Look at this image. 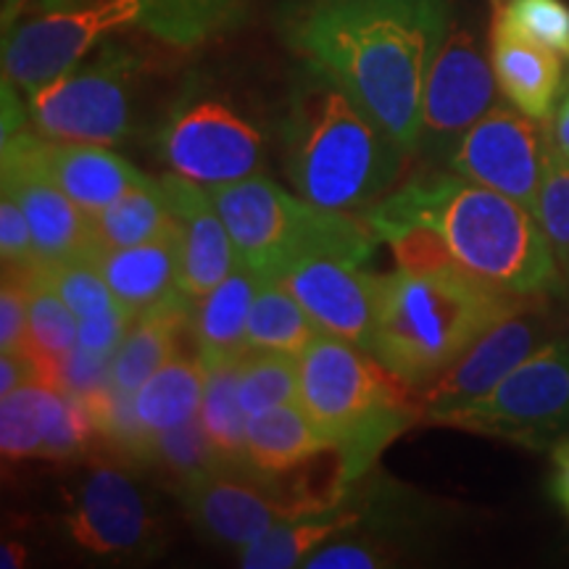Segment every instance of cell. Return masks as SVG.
<instances>
[{"label":"cell","instance_id":"obj_27","mask_svg":"<svg viewBox=\"0 0 569 569\" xmlns=\"http://www.w3.org/2000/svg\"><path fill=\"white\" fill-rule=\"evenodd\" d=\"M206 377H209V367L198 351H177L134 393V411L140 422L153 436H159L163 430L196 419L201 411Z\"/></svg>","mask_w":569,"mask_h":569},{"label":"cell","instance_id":"obj_21","mask_svg":"<svg viewBox=\"0 0 569 569\" xmlns=\"http://www.w3.org/2000/svg\"><path fill=\"white\" fill-rule=\"evenodd\" d=\"M490 63L498 88L517 111L538 122H549L557 106L565 63L549 48L519 38L507 27L493 24L490 30Z\"/></svg>","mask_w":569,"mask_h":569},{"label":"cell","instance_id":"obj_29","mask_svg":"<svg viewBox=\"0 0 569 569\" xmlns=\"http://www.w3.org/2000/svg\"><path fill=\"white\" fill-rule=\"evenodd\" d=\"M319 327L309 311L282 282L259 284L251 315H248V351L282 353L301 359V353L319 338Z\"/></svg>","mask_w":569,"mask_h":569},{"label":"cell","instance_id":"obj_31","mask_svg":"<svg viewBox=\"0 0 569 569\" xmlns=\"http://www.w3.org/2000/svg\"><path fill=\"white\" fill-rule=\"evenodd\" d=\"M238 372L240 361L209 367L198 417H201L206 436L219 451V457L230 465H248V415L238 398Z\"/></svg>","mask_w":569,"mask_h":569},{"label":"cell","instance_id":"obj_40","mask_svg":"<svg viewBox=\"0 0 569 569\" xmlns=\"http://www.w3.org/2000/svg\"><path fill=\"white\" fill-rule=\"evenodd\" d=\"M0 348H3V353H30L27 280L19 269H3V288H0Z\"/></svg>","mask_w":569,"mask_h":569},{"label":"cell","instance_id":"obj_28","mask_svg":"<svg viewBox=\"0 0 569 569\" xmlns=\"http://www.w3.org/2000/svg\"><path fill=\"white\" fill-rule=\"evenodd\" d=\"M27 280V311H30V353L42 382L59 386L63 359L77 348L80 322L61 301V296L42 280L38 264L19 269Z\"/></svg>","mask_w":569,"mask_h":569},{"label":"cell","instance_id":"obj_44","mask_svg":"<svg viewBox=\"0 0 569 569\" xmlns=\"http://www.w3.org/2000/svg\"><path fill=\"white\" fill-rule=\"evenodd\" d=\"M40 380L32 353H3L0 356V396L24 388L27 382Z\"/></svg>","mask_w":569,"mask_h":569},{"label":"cell","instance_id":"obj_45","mask_svg":"<svg viewBox=\"0 0 569 569\" xmlns=\"http://www.w3.org/2000/svg\"><path fill=\"white\" fill-rule=\"evenodd\" d=\"M551 498L561 515L569 517V432L551 446Z\"/></svg>","mask_w":569,"mask_h":569},{"label":"cell","instance_id":"obj_13","mask_svg":"<svg viewBox=\"0 0 569 569\" xmlns=\"http://www.w3.org/2000/svg\"><path fill=\"white\" fill-rule=\"evenodd\" d=\"M557 336V322L549 317L540 296L509 315L475 340L436 380L417 388L419 422L432 425L438 417L457 411L488 396L503 377L515 372L528 356Z\"/></svg>","mask_w":569,"mask_h":569},{"label":"cell","instance_id":"obj_43","mask_svg":"<svg viewBox=\"0 0 569 569\" xmlns=\"http://www.w3.org/2000/svg\"><path fill=\"white\" fill-rule=\"evenodd\" d=\"M132 315L122 303L113 309L103 311V315L80 319V336H77V346L90 348V351L101 353H117L119 343H122L127 330L132 325Z\"/></svg>","mask_w":569,"mask_h":569},{"label":"cell","instance_id":"obj_46","mask_svg":"<svg viewBox=\"0 0 569 569\" xmlns=\"http://www.w3.org/2000/svg\"><path fill=\"white\" fill-rule=\"evenodd\" d=\"M82 0H3V30L11 27L13 21L32 11H46V9H61V6H74Z\"/></svg>","mask_w":569,"mask_h":569},{"label":"cell","instance_id":"obj_17","mask_svg":"<svg viewBox=\"0 0 569 569\" xmlns=\"http://www.w3.org/2000/svg\"><path fill=\"white\" fill-rule=\"evenodd\" d=\"M282 284L309 311L319 330L369 351L380 274H369L361 264L336 256H317L290 269Z\"/></svg>","mask_w":569,"mask_h":569},{"label":"cell","instance_id":"obj_3","mask_svg":"<svg viewBox=\"0 0 569 569\" xmlns=\"http://www.w3.org/2000/svg\"><path fill=\"white\" fill-rule=\"evenodd\" d=\"M282 156L306 201L367 211L393 188L407 153L338 82L306 67L282 117Z\"/></svg>","mask_w":569,"mask_h":569},{"label":"cell","instance_id":"obj_22","mask_svg":"<svg viewBox=\"0 0 569 569\" xmlns=\"http://www.w3.org/2000/svg\"><path fill=\"white\" fill-rule=\"evenodd\" d=\"M259 284L261 282L243 264H238L217 288L201 298H193L190 332L206 367L240 361L248 353V315H251Z\"/></svg>","mask_w":569,"mask_h":569},{"label":"cell","instance_id":"obj_14","mask_svg":"<svg viewBox=\"0 0 569 569\" xmlns=\"http://www.w3.org/2000/svg\"><path fill=\"white\" fill-rule=\"evenodd\" d=\"M124 461L98 459L88 469L67 511L69 538L96 557H153L163 532Z\"/></svg>","mask_w":569,"mask_h":569},{"label":"cell","instance_id":"obj_15","mask_svg":"<svg viewBox=\"0 0 569 569\" xmlns=\"http://www.w3.org/2000/svg\"><path fill=\"white\" fill-rule=\"evenodd\" d=\"M493 63L467 30H451L440 48L422 98L417 151L448 159L465 132L496 106Z\"/></svg>","mask_w":569,"mask_h":569},{"label":"cell","instance_id":"obj_2","mask_svg":"<svg viewBox=\"0 0 569 569\" xmlns=\"http://www.w3.org/2000/svg\"><path fill=\"white\" fill-rule=\"evenodd\" d=\"M375 222L432 227L469 274L517 296L559 290L557 253L528 206L457 172H419L365 211Z\"/></svg>","mask_w":569,"mask_h":569},{"label":"cell","instance_id":"obj_26","mask_svg":"<svg viewBox=\"0 0 569 569\" xmlns=\"http://www.w3.org/2000/svg\"><path fill=\"white\" fill-rule=\"evenodd\" d=\"M248 465L264 475H282L325 451L327 440L301 403H282L248 417Z\"/></svg>","mask_w":569,"mask_h":569},{"label":"cell","instance_id":"obj_24","mask_svg":"<svg viewBox=\"0 0 569 569\" xmlns=\"http://www.w3.org/2000/svg\"><path fill=\"white\" fill-rule=\"evenodd\" d=\"M369 498L365 503L353 501L351 496L338 507L306 515L290 522L277 525L253 543L240 549V567L246 569H290L303 567V561L315 553L319 546L330 543V538L348 536L367 522Z\"/></svg>","mask_w":569,"mask_h":569},{"label":"cell","instance_id":"obj_48","mask_svg":"<svg viewBox=\"0 0 569 569\" xmlns=\"http://www.w3.org/2000/svg\"><path fill=\"white\" fill-rule=\"evenodd\" d=\"M27 559H30V551L24 546L17 543V540H3V546H0V567L19 569L27 565Z\"/></svg>","mask_w":569,"mask_h":569},{"label":"cell","instance_id":"obj_35","mask_svg":"<svg viewBox=\"0 0 569 569\" xmlns=\"http://www.w3.org/2000/svg\"><path fill=\"white\" fill-rule=\"evenodd\" d=\"M493 24L519 38L549 48L569 59V3L567 0H507L493 11Z\"/></svg>","mask_w":569,"mask_h":569},{"label":"cell","instance_id":"obj_16","mask_svg":"<svg viewBox=\"0 0 569 569\" xmlns=\"http://www.w3.org/2000/svg\"><path fill=\"white\" fill-rule=\"evenodd\" d=\"M34 130H19L3 140V193L21 206L32 227L40 264L96 261L98 243L90 213L80 209L40 169L32 153Z\"/></svg>","mask_w":569,"mask_h":569},{"label":"cell","instance_id":"obj_18","mask_svg":"<svg viewBox=\"0 0 569 569\" xmlns=\"http://www.w3.org/2000/svg\"><path fill=\"white\" fill-rule=\"evenodd\" d=\"M161 188L180 227V290L193 301L238 267V256L209 188L174 172L161 177Z\"/></svg>","mask_w":569,"mask_h":569},{"label":"cell","instance_id":"obj_30","mask_svg":"<svg viewBox=\"0 0 569 569\" xmlns=\"http://www.w3.org/2000/svg\"><path fill=\"white\" fill-rule=\"evenodd\" d=\"M92 232H96L98 251H113V248L140 246L156 238L174 222L172 206L167 201L161 180L146 188L130 190L122 198L106 206V209L90 213Z\"/></svg>","mask_w":569,"mask_h":569},{"label":"cell","instance_id":"obj_49","mask_svg":"<svg viewBox=\"0 0 569 569\" xmlns=\"http://www.w3.org/2000/svg\"><path fill=\"white\" fill-rule=\"evenodd\" d=\"M503 3H507V0H490V6H493V11H496V9H501Z\"/></svg>","mask_w":569,"mask_h":569},{"label":"cell","instance_id":"obj_9","mask_svg":"<svg viewBox=\"0 0 569 569\" xmlns=\"http://www.w3.org/2000/svg\"><path fill=\"white\" fill-rule=\"evenodd\" d=\"M432 425L459 427L525 448L553 446L569 432V338H553L488 396Z\"/></svg>","mask_w":569,"mask_h":569},{"label":"cell","instance_id":"obj_4","mask_svg":"<svg viewBox=\"0 0 569 569\" xmlns=\"http://www.w3.org/2000/svg\"><path fill=\"white\" fill-rule=\"evenodd\" d=\"M532 298L538 296L509 293L467 269L380 274L369 353L417 390Z\"/></svg>","mask_w":569,"mask_h":569},{"label":"cell","instance_id":"obj_11","mask_svg":"<svg viewBox=\"0 0 569 569\" xmlns=\"http://www.w3.org/2000/svg\"><path fill=\"white\" fill-rule=\"evenodd\" d=\"M184 515L196 530L224 546L253 543L277 525L317 515L282 475H264L251 465H224L177 486Z\"/></svg>","mask_w":569,"mask_h":569},{"label":"cell","instance_id":"obj_7","mask_svg":"<svg viewBox=\"0 0 569 569\" xmlns=\"http://www.w3.org/2000/svg\"><path fill=\"white\" fill-rule=\"evenodd\" d=\"M148 63L134 46L106 38L88 59L30 92V127L59 142L117 146L132 134L134 98Z\"/></svg>","mask_w":569,"mask_h":569},{"label":"cell","instance_id":"obj_20","mask_svg":"<svg viewBox=\"0 0 569 569\" xmlns=\"http://www.w3.org/2000/svg\"><path fill=\"white\" fill-rule=\"evenodd\" d=\"M96 267L111 293L132 317L153 309L180 290V227L177 219L161 234L140 246L98 253Z\"/></svg>","mask_w":569,"mask_h":569},{"label":"cell","instance_id":"obj_33","mask_svg":"<svg viewBox=\"0 0 569 569\" xmlns=\"http://www.w3.org/2000/svg\"><path fill=\"white\" fill-rule=\"evenodd\" d=\"M298 359L282 353L248 351L240 359L238 398L248 417L298 401Z\"/></svg>","mask_w":569,"mask_h":569},{"label":"cell","instance_id":"obj_8","mask_svg":"<svg viewBox=\"0 0 569 569\" xmlns=\"http://www.w3.org/2000/svg\"><path fill=\"white\" fill-rule=\"evenodd\" d=\"M161 161L184 180L219 188L253 177L264 163V132L222 92L188 84L156 132Z\"/></svg>","mask_w":569,"mask_h":569},{"label":"cell","instance_id":"obj_50","mask_svg":"<svg viewBox=\"0 0 569 569\" xmlns=\"http://www.w3.org/2000/svg\"><path fill=\"white\" fill-rule=\"evenodd\" d=\"M567 301H569V293H567Z\"/></svg>","mask_w":569,"mask_h":569},{"label":"cell","instance_id":"obj_38","mask_svg":"<svg viewBox=\"0 0 569 569\" xmlns=\"http://www.w3.org/2000/svg\"><path fill=\"white\" fill-rule=\"evenodd\" d=\"M536 217L557 253V261L569 269V161L561 159L553 146L540 182Z\"/></svg>","mask_w":569,"mask_h":569},{"label":"cell","instance_id":"obj_12","mask_svg":"<svg viewBox=\"0 0 569 569\" xmlns=\"http://www.w3.org/2000/svg\"><path fill=\"white\" fill-rule=\"evenodd\" d=\"M549 156L551 132L546 122L507 106H493L469 127L446 163L465 180L515 198L536 213Z\"/></svg>","mask_w":569,"mask_h":569},{"label":"cell","instance_id":"obj_34","mask_svg":"<svg viewBox=\"0 0 569 569\" xmlns=\"http://www.w3.org/2000/svg\"><path fill=\"white\" fill-rule=\"evenodd\" d=\"M219 465H224V459L219 457V451L206 436L201 417L177 425L172 430H163L153 438L151 467H159L163 475H169L174 480V488Z\"/></svg>","mask_w":569,"mask_h":569},{"label":"cell","instance_id":"obj_6","mask_svg":"<svg viewBox=\"0 0 569 569\" xmlns=\"http://www.w3.org/2000/svg\"><path fill=\"white\" fill-rule=\"evenodd\" d=\"M209 193L230 232L238 264L261 284L282 282L290 269L317 256L365 267L380 240L365 213L325 209L259 174L209 188Z\"/></svg>","mask_w":569,"mask_h":569},{"label":"cell","instance_id":"obj_23","mask_svg":"<svg viewBox=\"0 0 569 569\" xmlns=\"http://www.w3.org/2000/svg\"><path fill=\"white\" fill-rule=\"evenodd\" d=\"M190 309L193 301L184 293H177L132 319L130 330L111 359L113 388L138 393L142 382L180 351V336L190 330Z\"/></svg>","mask_w":569,"mask_h":569},{"label":"cell","instance_id":"obj_37","mask_svg":"<svg viewBox=\"0 0 569 569\" xmlns=\"http://www.w3.org/2000/svg\"><path fill=\"white\" fill-rule=\"evenodd\" d=\"M38 272L61 301L74 311L77 319H88L119 306L96 261H61V264H38Z\"/></svg>","mask_w":569,"mask_h":569},{"label":"cell","instance_id":"obj_41","mask_svg":"<svg viewBox=\"0 0 569 569\" xmlns=\"http://www.w3.org/2000/svg\"><path fill=\"white\" fill-rule=\"evenodd\" d=\"M0 256H3V269H30L40 264L32 227L21 206L6 193L0 201Z\"/></svg>","mask_w":569,"mask_h":569},{"label":"cell","instance_id":"obj_19","mask_svg":"<svg viewBox=\"0 0 569 569\" xmlns=\"http://www.w3.org/2000/svg\"><path fill=\"white\" fill-rule=\"evenodd\" d=\"M32 153L42 172L51 177V182L59 184L63 193L88 213L106 209L130 190L156 182L124 156L113 153L109 146L59 142L34 132Z\"/></svg>","mask_w":569,"mask_h":569},{"label":"cell","instance_id":"obj_25","mask_svg":"<svg viewBox=\"0 0 569 569\" xmlns=\"http://www.w3.org/2000/svg\"><path fill=\"white\" fill-rule=\"evenodd\" d=\"M253 0H146L138 24L153 42L174 51H193L243 24Z\"/></svg>","mask_w":569,"mask_h":569},{"label":"cell","instance_id":"obj_47","mask_svg":"<svg viewBox=\"0 0 569 569\" xmlns=\"http://www.w3.org/2000/svg\"><path fill=\"white\" fill-rule=\"evenodd\" d=\"M551 146L561 159L569 161V92L561 101L559 111L553 113V124H551Z\"/></svg>","mask_w":569,"mask_h":569},{"label":"cell","instance_id":"obj_42","mask_svg":"<svg viewBox=\"0 0 569 569\" xmlns=\"http://www.w3.org/2000/svg\"><path fill=\"white\" fill-rule=\"evenodd\" d=\"M111 359L113 353L90 351V348L77 346L61 365L59 386L71 390V393L92 398L103 390H109L111 382Z\"/></svg>","mask_w":569,"mask_h":569},{"label":"cell","instance_id":"obj_32","mask_svg":"<svg viewBox=\"0 0 569 569\" xmlns=\"http://www.w3.org/2000/svg\"><path fill=\"white\" fill-rule=\"evenodd\" d=\"M42 398V459L74 461L92 451L98 438L96 419L82 396L40 380Z\"/></svg>","mask_w":569,"mask_h":569},{"label":"cell","instance_id":"obj_36","mask_svg":"<svg viewBox=\"0 0 569 569\" xmlns=\"http://www.w3.org/2000/svg\"><path fill=\"white\" fill-rule=\"evenodd\" d=\"M0 451L9 461L42 459L40 380L0 396Z\"/></svg>","mask_w":569,"mask_h":569},{"label":"cell","instance_id":"obj_10","mask_svg":"<svg viewBox=\"0 0 569 569\" xmlns=\"http://www.w3.org/2000/svg\"><path fill=\"white\" fill-rule=\"evenodd\" d=\"M142 11L146 0H82L24 13L3 32V77L30 96L88 59L113 32L138 27Z\"/></svg>","mask_w":569,"mask_h":569},{"label":"cell","instance_id":"obj_1","mask_svg":"<svg viewBox=\"0 0 569 569\" xmlns=\"http://www.w3.org/2000/svg\"><path fill=\"white\" fill-rule=\"evenodd\" d=\"M277 32L403 153H417L427 77L451 32V0H288Z\"/></svg>","mask_w":569,"mask_h":569},{"label":"cell","instance_id":"obj_39","mask_svg":"<svg viewBox=\"0 0 569 569\" xmlns=\"http://www.w3.org/2000/svg\"><path fill=\"white\" fill-rule=\"evenodd\" d=\"M401 549L393 538H382L377 532L353 530L346 540L325 543L303 561L309 569H377L396 565Z\"/></svg>","mask_w":569,"mask_h":569},{"label":"cell","instance_id":"obj_5","mask_svg":"<svg viewBox=\"0 0 569 569\" xmlns=\"http://www.w3.org/2000/svg\"><path fill=\"white\" fill-rule=\"evenodd\" d=\"M298 401L330 446L343 453L356 480L377 453L419 422L415 388L367 348L319 332L298 359Z\"/></svg>","mask_w":569,"mask_h":569}]
</instances>
